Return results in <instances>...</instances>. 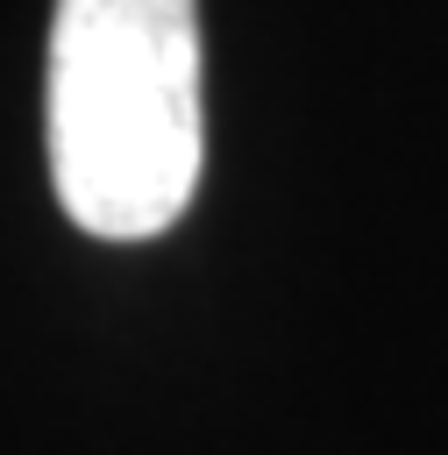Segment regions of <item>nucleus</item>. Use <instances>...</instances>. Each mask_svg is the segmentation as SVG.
I'll list each match as a JSON object with an SVG mask.
<instances>
[{"label": "nucleus", "instance_id": "1", "mask_svg": "<svg viewBox=\"0 0 448 455\" xmlns=\"http://www.w3.org/2000/svg\"><path fill=\"white\" fill-rule=\"evenodd\" d=\"M43 135L85 235H164L199 192V0H57Z\"/></svg>", "mask_w": 448, "mask_h": 455}]
</instances>
